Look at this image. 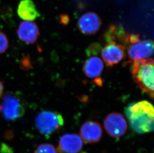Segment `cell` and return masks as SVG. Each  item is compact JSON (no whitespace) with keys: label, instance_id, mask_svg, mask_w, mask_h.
<instances>
[{"label":"cell","instance_id":"cell-10","mask_svg":"<svg viewBox=\"0 0 154 153\" xmlns=\"http://www.w3.org/2000/svg\"><path fill=\"white\" fill-rule=\"evenodd\" d=\"M83 147L82 140L75 134H66L60 139L58 144L59 153H78Z\"/></svg>","mask_w":154,"mask_h":153},{"label":"cell","instance_id":"cell-9","mask_svg":"<svg viewBox=\"0 0 154 153\" xmlns=\"http://www.w3.org/2000/svg\"><path fill=\"white\" fill-rule=\"evenodd\" d=\"M80 135L82 140L85 143H96L102 137V127L97 122L87 121L82 124L80 128Z\"/></svg>","mask_w":154,"mask_h":153},{"label":"cell","instance_id":"cell-1","mask_svg":"<svg viewBox=\"0 0 154 153\" xmlns=\"http://www.w3.org/2000/svg\"><path fill=\"white\" fill-rule=\"evenodd\" d=\"M125 113L131 128L139 134H145L154 130V110L152 104L143 100L127 106Z\"/></svg>","mask_w":154,"mask_h":153},{"label":"cell","instance_id":"cell-11","mask_svg":"<svg viewBox=\"0 0 154 153\" xmlns=\"http://www.w3.org/2000/svg\"><path fill=\"white\" fill-rule=\"evenodd\" d=\"M17 36L22 41L28 44H33L39 35V31L36 23L31 21L20 22L17 30Z\"/></svg>","mask_w":154,"mask_h":153},{"label":"cell","instance_id":"cell-6","mask_svg":"<svg viewBox=\"0 0 154 153\" xmlns=\"http://www.w3.org/2000/svg\"><path fill=\"white\" fill-rule=\"evenodd\" d=\"M101 56L106 65L114 66L125 58V47L116 42H108L102 48Z\"/></svg>","mask_w":154,"mask_h":153},{"label":"cell","instance_id":"cell-17","mask_svg":"<svg viewBox=\"0 0 154 153\" xmlns=\"http://www.w3.org/2000/svg\"><path fill=\"white\" fill-rule=\"evenodd\" d=\"M100 48L99 45L98 44H93L90 46L88 49H87V54H89V55H92V54H96V52H98V50Z\"/></svg>","mask_w":154,"mask_h":153},{"label":"cell","instance_id":"cell-2","mask_svg":"<svg viewBox=\"0 0 154 153\" xmlns=\"http://www.w3.org/2000/svg\"><path fill=\"white\" fill-rule=\"evenodd\" d=\"M154 60L152 58L133 62L131 71L133 79L142 91L154 98Z\"/></svg>","mask_w":154,"mask_h":153},{"label":"cell","instance_id":"cell-19","mask_svg":"<svg viewBox=\"0 0 154 153\" xmlns=\"http://www.w3.org/2000/svg\"><path fill=\"white\" fill-rule=\"evenodd\" d=\"M60 23L62 25L66 26L69 22V16L66 14H62L60 16Z\"/></svg>","mask_w":154,"mask_h":153},{"label":"cell","instance_id":"cell-14","mask_svg":"<svg viewBox=\"0 0 154 153\" xmlns=\"http://www.w3.org/2000/svg\"><path fill=\"white\" fill-rule=\"evenodd\" d=\"M34 153H57V151L52 145L42 144L38 146Z\"/></svg>","mask_w":154,"mask_h":153},{"label":"cell","instance_id":"cell-23","mask_svg":"<svg viewBox=\"0 0 154 153\" xmlns=\"http://www.w3.org/2000/svg\"><path fill=\"white\" fill-rule=\"evenodd\" d=\"M0 2H1V0H0Z\"/></svg>","mask_w":154,"mask_h":153},{"label":"cell","instance_id":"cell-4","mask_svg":"<svg viewBox=\"0 0 154 153\" xmlns=\"http://www.w3.org/2000/svg\"><path fill=\"white\" fill-rule=\"evenodd\" d=\"M64 124L61 114L51 111H42L36 116L35 124L38 131L44 136L48 137Z\"/></svg>","mask_w":154,"mask_h":153},{"label":"cell","instance_id":"cell-5","mask_svg":"<svg viewBox=\"0 0 154 153\" xmlns=\"http://www.w3.org/2000/svg\"><path fill=\"white\" fill-rule=\"evenodd\" d=\"M105 130L109 136L113 138L122 137L127 129V123L123 116L118 112L108 114L104 121Z\"/></svg>","mask_w":154,"mask_h":153},{"label":"cell","instance_id":"cell-3","mask_svg":"<svg viewBox=\"0 0 154 153\" xmlns=\"http://www.w3.org/2000/svg\"><path fill=\"white\" fill-rule=\"evenodd\" d=\"M25 111L23 99L15 92L6 93L0 102V113L8 122L18 120L25 114Z\"/></svg>","mask_w":154,"mask_h":153},{"label":"cell","instance_id":"cell-18","mask_svg":"<svg viewBox=\"0 0 154 153\" xmlns=\"http://www.w3.org/2000/svg\"><path fill=\"white\" fill-rule=\"evenodd\" d=\"M140 40L139 35L138 34H131L129 36V42L131 44H135Z\"/></svg>","mask_w":154,"mask_h":153},{"label":"cell","instance_id":"cell-12","mask_svg":"<svg viewBox=\"0 0 154 153\" xmlns=\"http://www.w3.org/2000/svg\"><path fill=\"white\" fill-rule=\"evenodd\" d=\"M18 16L26 21H32L39 17V12L32 0H22L17 8Z\"/></svg>","mask_w":154,"mask_h":153},{"label":"cell","instance_id":"cell-16","mask_svg":"<svg viewBox=\"0 0 154 153\" xmlns=\"http://www.w3.org/2000/svg\"><path fill=\"white\" fill-rule=\"evenodd\" d=\"M20 65L23 69L27 70L31 68V63L29 57H26L22 59Z\"/></svg>","mask_w":154,"mask_h":153},{"label":"cell","instance_id":"cell-13","mask_svg":"<svg viewBox=\"0 0 154 153\" xmlns=\"http://www.w3.org/2000/svg\"><path fill=\"white\" fill-rule=\"evenodd\" d=\"M82 69L83 72L88 78H98L103 71L104 64L99 57L92 56L86 60Z\"/></svg>","mask_w":154,"mask_h":153},{"label":"cell","instance_id":"cell-20","mask_svg":"<svg viewBox=\"0 0 154 153\" xmlns=\"http://www.w3.org/2000/svg\"><path fill=\"white\" fill-rule=\"evenodd\" d=\"M1 152L3 153H13V151L11 150L10 148L8 147L7 145H6L2 144L1 146Z\"/></svg>","mask_w":154,"mask_h":153},{"label":"cell","instance_id":"cell-21","mask_svg":"<svg viewBox=\"0 0 154 153\" xmlns=\"http://www.w3.org/2000/svg\"><path fill=\"white\" fill-rule=\"evenodd\" d=\"M5 137L7 140H11L14 137V132L11 130H8L5 134Z\"/></svg>","mask_w":154,"mask_h":153},{"label":"cell","instance_id":"cell-8","mask_svg":"<svg viewBox=\"0 0 154 153\" xmlns=\"http://www.w3.org/2000/svg\"><path fill=\"white\" fill-rule=\"evenodd\" d=\"M154 44L150 40H140L129 46L128 54L130 59L132 61L145 59L153 53Z\"/></svg>","mask_w":154,"mask_h":153},{"label":"cell","instance_id":"cell-7","mask_svg":"<svg viewBox=\"0 0 154 153\" xmlns=\"http://www.w3.org/2000/svg\"><path fill=\"white\" fill-rule=\"evenodd\" d=\"M101 24V19L98 15L93 12H88L79 18L77 27L81 33L89 35L95 34L99 31Z\"/></svg>","mask_w":154,"mask_h":153},{"label":"cell","instance_id":"cell-22","mask_svg":"<svg viewBox=\"0 0 154 153\" xmlns=\"http://www.w3.org/2000/svg\"><path fill=\"white\" fill-rule=\"evenodd\" d=\"M3 91H4V85L2 82L0 81V98L3 94Z\"/></svg>","mask_w":154,"mask_h":153},{"label":"cell","instance_id":"cell-15","mask_svg":"<svg viewBox=\"0 0 154 153\" xmlns=\"http://www.w3.org/2000/svg\"><path fill=\"white\" fill-rule=\"evenodd\" d=\"M9 40L3 32L0 31V54L4 53L9 47Z\"/></svg>","mask_w":154,"mask_h":153}]
</instances>
